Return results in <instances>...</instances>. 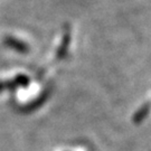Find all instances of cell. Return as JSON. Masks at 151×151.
Returning <instances> with one entry per match:
<instances>
[{
	"instance_id": "1",
	"label": "cell",
	"mask_w": 151,
	"mask_h": 151,
	"mask_svg": "<svg viewBox=\"0 0 151 151\" xmlns=\"http://www.w3.org/2000/svg\"><path fill=\"white\" fill-rule=\"evenodd\" d=\"M5 43L8 45V46H10V47H14V48H18L22 50V48H26V46H25V44L20 43V42H18L17 39L12 37H7L5 38Z\"/></svg>"
}]
</instances>
